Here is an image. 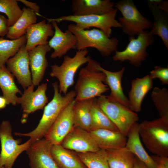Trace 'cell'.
<instances>
[{"instance_id": "obj_25", "label": "cell", "mask_w": 168, "mask_h": 168, "mask_svg": "<svg viewBox=\"0 0 168 168\" xmlns=\"http://www.w3.org/2000/svg\"><path fill=\"white\" fill-rule=\"evenodd\" d=\"M148 4L154 18V22L149 33L157 35L162 40L166 48L168 49V19L167 14L159 9L150 0Z\"/></svg>"}, {"instance_id": "obj_32", "label": "cell", "mask_w": 168, "mask_h": 168, "mask_svg": "<svg viewBox=\"0 0 168 168\" xmlns=\"http://www.w3.org/2000/svg\"><path fill=\"white\" fill-rule=\"evenodd\" d=\"M76 153L86 168H110L105 150Z\"/></svg>"}, {"instance_id": "obj_36", "label": "cell", "mask_w": 168, "mask_h": 168, "mask_svg": "<svg viewBox=\"0 0 168 168\" xmlns=\"http://www.w3.org/2000/svg\"><path fill=\"white\" fill-rule=\"evenodd\" d=\"M9 26L8 19L0 14V36L3 37L6 35L8 33Z\"/></svg>"}, {"instance_id": "obj_29", "label": "cell", "mask_w": 168, "mask_h": 168, "mask_svg": "<svg viewBox=\"0 0 168 168\" xmlns=\"http://www.w3.org/2000/svg\"><path fill=\"white\" fill-rule=\"evenodd\" d=\"M110 168H133L135 156L125 147L105 151Z\"/></svg>"}, {"instance_id": "obj_41", "label": "cell", "mask_w": 168, "mask_h": 168, "mask_svg": "<svg viewBox=\"0 0 168 168\" xmlns=\"http://www.w3.org/2000/svg\"><path fill=\"white\" fill-rule=\"evenodd\" d=\"M7 105L6 99L2 96H0V110L4 108Z\"/></svg>"}, {"instance_id": "obj_17", "label": "cell", "mask_w": 168, "mask_h": 168, "mask_svg": "<svg viewBox=\"0 0 168 168\" xmlns=\"http://www.w3.org/2000/svg\"><path fill=\"white\" fill-rule=\"evenodd\" d=\"M51 49L48 44L38 45L28 51L32 84L39 85L43 79L48 63L46 54Z\"/></svg>"}, {"instance_id": "obj_21", "label": "cell", "mask_w": 168, "mask_h": 168, "mask_svg": "<svg viewBox=\"0 0 168 168\" xmlns=\"http://www.w3.org/2000/svg\"><path fill=\"white\" fill-rule=\"evenodd\" d=\"M152 81L149 75L132 81L128 99L129 108L133 111L136 113L141 111L143 99L152 87Z\"/></svg>"}, {"instance_id": "obj_28", "label": "cell", "mask_w": 168, "mask_h": 168, "mask_svg": "<svg viewBox=\"0 0 168 168\" xmlns=\"http://www.w3.org/2000/svg\"><path fill=\"white\" fill-rule=\"evenodd\" d=\"M22 10L21 16L13 26L9 27L6 37L11 40L18 39L25 35L28 27L36 22L37 15L35 13L26 7H23Z\"/></svg>"}, {"instance_id": "obj_33", "label": "cell", "mask_w": 168, "mask_h": 168, "mask_svg": "<svg viewBox=\"0 0 168 168\" xmlns=\"http://www.w3.org/2000/svg\"><path fill=\"white\" fill-rule=\"evenodd\" d=\"M153 103L160 117L168 119V90L166 88L155 87L151 94Z\"/></svg>"}, {"instance_id": "obj_18", "label": "cell", "mask_w": 168, "mask_h": 168, "mask_svg": "<svg viewBox=\"0 0 168 168\" xmlns=\"http://www.w3.org/2000/svg\"><path fill=\"white\" fill-rule=\"evenodd\" d=\"M115 3L110 0H73V15L77 16L101 15L107 13L114 8Z\"/></svg>"}, {"instance_id": "obj_42", "label": "cell", "mask_w": 168, "mask_h": 168, "mask_svg": "<svg viewBox=\"0 0 168 168\" xmlns=\"http://www.w3.org/2000/svg\"><path fill=\"white\" fill-rule=\"evenodd\" d=\"M156 168H165L162 165L160 164H158Z\"/></svg>"}, {"instance_id": "obj_27", "label": "cell", "mask_w": 168, "mask_h": 168, "mask_svg": "<svg viewBox=\"0 0 168 168\" xmlns=\"http://www.w3.org/2000/svg\"><path fill=\"white\" fill-rule=\"evenodd\" d=\"M14 76L7 69L5 65L0 68V87L3 96L7 101V105L17 104L18 97L16 94L22 93L16 85Z\"/></svg>"}, {"instance_id": "obj_31", "label": "cell", "mask_w": 168, "mask_h": 168, "mask_svg": "<svg viewBox=\"0 0 168 168\" xmlns=\"http://www.w3.org/2000/svg\"><path fill=\"white\" fill-rule=\"evenodd\" d=\"M91 113V131L104 129L119 131L115 125L99 107L96 98H94L93 101Z\"/></svg>"}, {"instance_id": "obj_22", "label": "cell", "mask_w": 168, "mask_h": 168, "mask_svg": "<svg viewBox=\"0 0 168 168\" xmlns=\"http://www.w3.org/2000/svg\"><path fill=\"white\" fill-rule=\"evenodd\" d=\"M90 132L100 149L106 151L125 146L127 137L119 131L100 129Z\"/></svg>"}, {"instance_id": "obj_12", "label": "cell", "mask_w": 168, "mask_h": 168, "mask_svg": "<svg viewBox=\"0 0 168 168\" xmlns=\"http://www.w3.org/2000/svg\"><path fill=\"white\" fill-rule=\"evenodd\" d=\"M60 144L64 148L77 153L95 152L100 149L89 131L75 126Z\"/></svg>"}, {"instance_id": "obj_23", "label": "cell", "mask_w": 168, "mask_h": 168, "mask_svg": "<svg viewBox=\"0 0 168 168\" xmlns=\"http://www.w3.org/2000/svg\"><path fill=\"white\" fill-rule=\"evenodd\" d=\"M139 124L134 123L129 130L125 147L148 168H156L158 164L144 149L139 133Z\"/></svg>"}, {"instance_id": "obj_24", "label": "cell", "mask_w": 168, "mask_h": 168, "mask_svg": "<svg viewBox=\"0 0 168 168\" xmlns=\"http://www.w3.org/2000/svg\"><path fill=\"white\" fill-rule=\"evenodd\" d=\"M51 152L59 168H86L75 152L64 148L61 144L53 145Z\"/></svg>"}, {"instance_id": "obj_5", "label": "cell", "mask_w": 168, "mask_h": 168, "mask_svg": "<svg viewBox=\"0 0 168 168\" xmlns=\"http://www.w3.org/2000/svg\"><path fill=\"white\" fill-rule=\"evenodd\" d=\"M88 53L87 49L78 50L72 57L65 55L61 65L55 63L51 66V71L49 74L58 80L60 93L66 94L68 88L73 85L75 75L78 68L91 59L90 56H86Z\"/></svg>"}, {"instance_id": "obj_10", "label": "cell", "mask_w": 168, "mask_h": 168, "mask_svg": "<svg viewBox=\"0 0 168 168\" xmlns=\"http://www.w3.org/2000/svg\"><path fill=\"white\" fill-rule=\"evenodd\" d=\"M129 39V42L125 49L122 51H116L112 59L120 62L128 60L131 64L139 67L147 56V48L154 42L155 38L149 31L145 30L137 38L131 37Z\"/></svg>"}, {"instance_id": "obj_4", "label": "cell", "mask_w": 168, "mask_h": 168, "mask_svg": "<svg viewBox=\"0 0 168 168\" xmlns=\"http://www.w3.org/2000/svg\"><path fill=\"white\" fill-rule=\"evenodd\" d=\"M68 30L76 38V49L77 50L93 48L97 49L102 56L107 57L117 49L118 39L115 37L110 38L99 29L83 30L72 24L68 25Z\"/></svg>"}, {"instance_id": "obj_40", "label": "cell", "mask_w": 168, "mask_h": 168, "mask_svg": "<svg viewBox=\"0 0 168 168\" xmlns=\"http://www.w3.org/2000/svg\"><path fill=\"white\" fill-rule=\"evenodd\" d=\"M133 168H148L143 162L135 156Z\"/></svg>"}, {"instance_id": "obj_20", "label": "cell", "mask_w": 168, "mask_h": 168, "mask_svg": "<svg viewBox=\"0 0 168 168\" xmlns=\"http://www.w3.org/2000/svg\"><path fill=\"white\" fill-rule=\"evenodd\" d=\"M53 28L52 24L46 23L45 20L30 26L25 35L26 49L29 51L38 45L47 44L49 37L54 35Z\"/></svg>"}, {"instance_id": "obj_19", "label": "cell", "mask_w": 168, "mask_h": 168, "mask_svg": "<svg viewBox=\"0 0 168 168\" xmlns=\"http://www.w3.org/2000/svg\"><path fill=\"white\" fill-rule=\"evenodd\" d=\"M96 67L99 71L103 72L105 75V84L110 89V95L107 96V97L129 108V100L124 93L121 84L125 67H123L117 72H111L106 70L102 67L100 63Z\"/></svg>"}, {"instance_id": "obj_1", "label": "cell", "mask_w": 168, "mask_h": 168, "mask_svg": "<svg viewBox=\"0 0 168 168\" xmlns=\"http://www.w3.org/2000/svg\"><path fill=\"white\" fill-rule=\"evenodd\" d=\"M52 86L54 91L53 98L45 106L42 116L36 127L29 133L16 132L15 135L29 137L32 142L43 138L62 111L75 100V90H72L63 96L59 91L57 82L53 83Z\"/></svg>"}, {"instance_id": "obj_37", "label": "cell", "mask_w": 168, "mask_h": 168, "mask_svg": "<svg viewBox=\"0 0 168 168\" xmlns=\"http://www.w3.org/2000/svg\"><path fill=\"white\" fill-rule=\"evenodd\" d=\"M17 1L22 3L35 14L39 13L40 12V7L36 3L25 0H19Z\"/></svg>"}, {"instance_id": "obj_7", "label": "cell", "mask_w": 168, "mask_h": 168, "mask_svg": "<svg viewBox=\"0 0 168 168\" xmlns=\"http://www.w3.org/2000/svg\"><path fill=\"white\" fill-rule=\"evenodd\" d=\"M118 10L114 8L110 12L103 15H89L77 16L73 15L61 16L56 18H47L48 23L55 21L57 23L66 21L73 22L79 28L88 30L94 27L104 32L110 37L112 33V28H121V25L115 19Z\"/></svg>"}, {"instance_id": "obj_16", "label": "cell", "mask_w": 168, "mask_h": 168, "mask_svg": "<svg viewBox=\"0 0 168 168\" xmlns=\"http://www.w3.org/2000/svg\"><path fill=\"white\" fill-rule=\"evenodd\" d=\"M51 23L54 31L53 36L48 44L50 48L54 50L50 58L53 59L59 58L70 49H76L77 40L75 35L68 29L63 32L56 22L53 21Z\"/></svg>"}, {"instance_id": "obj_39", "label": "cell", "mask_w": 168, "mask_h": 168, "mask_svg": "<svg viewBox=\"0 0 168 168\" xmlns=\"http://www.w3.org/2000/svg\"><path fill=\"white\" fill-rule=\"evenodd\" d=\"M151 156L157 164L161 165L165 168H168V157L156 155Z\"/></svg>"}, {"instance_id": "obj_44", "label": "cell", "mask_w": 168, "mask_h": 168, "mask_svg": "<svg viewBox=\"0 0 168 168\" xmlns=\"http://www.w3.org/2000/svg\"></svg>"}, {"instance_id": "obj_26", "label": "cell", "mask_w": 168, "mask_h": 168, "mask_svg": "<svg viewBox=\"0 0 168 168\" xmlns=\"http://www.w3.org/2000/svg\"><path fill=\"white\" fill-rule=\"evenodd\" d=\"M94 98L75 101L73 107L74 126L89 132L91 130V111Z\"/></svg>"}, {"instance_id": "obj_34", "label": "cell", "mask_w": 168, "mask_h": 168, "mask_svg": "<svg viewBox=\"0 0 168 168\" xmlns=\"http://www.w3.org/2000/svg\"><path fill=\"white\" fill-rule=\"evenodd\" d=\"M0 12L7 17L9 26H13L23 13L16 0H0Z\"/></svg>"}, {"instance_id": "obj_43", "label": "cell", "mask_w": 168, "mask_h": 168, "mask_svg": "<svg viewBox=\"0 0 168 168\" xmlns=\"http://www.w3.org/2000/svg\"><path fill=\"white\" fill-rule=\"evenodd\" d=\"M0 168H7L3 166H2V167H0Z\"/></svg>"}, {"instance_id": "obj_14", "label": "cell", "mask_w": 168, "mask_h": 168, "mask_svg": "<svg viewBox=\"0 0 168 168\" xmlns=\"http://www.w3.org/2000/svg\"><path fill=\"white\" fill-rule=\"evenodd\" d=\"M52 145L44 138L32 143L26 151L30 168H59L51 155Z\"/></svg>"}, {"instance_id": "obj_2", "label": "cell", "mask_w": 168, "mask_h": 168, "mask_svg": "<svg viewBox=\"0 0 168 168\" xmlns=\"http://www.w3.org/2000/svg\"><path fill=\"white\" fill-rule=\"evenodd\" d=\"M87 63L79 73L74 86L75 101L99 97L109 90L105 84V75L97 68L99 63L92 59Z\"/></svg>"}, {"instance_id": "obj_15", "label": "cell", "mask_w": 168, "mask_h": 168, "mask_svg": "<svg viewBox=\"0 0 168 168\" xmlns=\"http://www.w3.org/2000/svg\"><path fill=\"white\" fill-rule=\"evenodd\" d=\"M6 63L7 69L16 77L24 90L32 84L28 51L25 44Z\"/></svg>"}, {"instance_id": "obj_38", "label": "cell", "mask_w": 168, "mask_h": 168, "mask_svg": "<svg viewBox=\"0 0 168 168\" xmlns=\"http://www.w3.org/2000/svg\"><path fill=\"white\" fill-rule=\"evenodd\" d=\"M152 3L155 5L159 9L167 14L168 12V3L167 1L161 0H150Z\"/></svg>"}, {"instance_id": "obj_3", "label": "cell", "mask_w": 168, "mask_h": 168, "mask_svg": "<svg viewBox=\"0 0 168 168\" xmlns=\"http://www.w3.org/2000/svg\"><path fill=\"white\" fill-rule=\"evenodd\" d=\"M139 133L143 143L156 155L168 157V119L161 118L139 124Z\"/></svg>"}, {"instance_id": "obj_6", "label": "cell", "mask_w": 168, "mask_h": 168, "mask_svg": "<svg viewBox=\"0 0 168 168\" xmlns=\"http://www.w3.org/2000/svg\"><path fill=\"white\" fill-rule=\"evenodd\" d=\"M97 104L119 131L127 137L133 125L137 122V114L119 102L102 95L96 98Z\"/></svg>"}, {"instance_id": "obj_8", "label": "cell", "mask_w": 168, "mask_h": 168, "mask_svg": "<svg viewBox=\"0 0 168 168\" xmlns=\"http://www.w3.org/2000/svg\"><path fill=\"white\" fill-rule=\"evenodd\" d=\"M114 7L122 16L119 19L121 28L129 37H134L146 29H151L153 22L141 14L132 0L120 1L115 3Z\"/></svg>"}, {"instance_id": "obj_30", "label": "cell", "mask_w": 168, "mask_h": 168, "mask_svg": "<svg viewBox=\"0 0 168 168\" xmlns=\"http://www.w3.org/2000/svg\"><path fill=\"white\" fill-rule=\"evenodd\" d=\"M26 42L25 35L14 40L0 37V68L5 66L7 60L13 56Z\"/></svg>"}, {"instance_id": "obj_35", "label": "cell", "mask_w": 168, "mask_h": 168, "mask_svg": "<svg viewBox=\"0 0 168 168\" xmlns=\"http://www.w3.org/2000/svg\"><path fill=\"white\" fill-rule=\"evenodd\" d=\"M151 78H158L162 84H168V67H162L156 66L150 72L149 75Z\"/></svg>"}, {"instance_id": "obj_13", "label": "cell", "mask_w": 168, "mask_h": 168, "mask_svg": "<svg viewBox=\"0 0 168 168\" xmlns=\"http://www.w3.org/2000/svg\"><path fill=\"white\" fill-rule=\"evenodd\" d=\"M75 100L62 111L45 134L44 138L53 145L60 144L74 126L73 107Z\"/></svg>"}, {"instance_id": "obj_9", "label": "cell", "mask_w": 168, "mask_h": 168, "mask_svg": "<svg viewBox=\"0 0 168 168\" xmlns=\"http://www.w3.org/2000/svg\"><path fill=\"white\" fill-rule=\"evenodd\" d=\"M12 127L10 122L3 121L0 124V167L12 168L18 156L26 151L32 143L30 139L21 144V139H15L12 134Z\"/></svg>"}, {"instance_id": "obj_11", "label": "cell", "mask_w": 168, "mask_h": 168, "mask_svg": "<svg viewBox=\"0 0 168 168\" xmlns=\"http://www.w3.org/2000/svg\"><path fill=\"white\" fill-rule=\"evenodd\" d=\"M35 86L32 84L24 90L22 96L18 97L17 104H20L22 110L21 119L22 123H25L29 115L39 110H43L48 102L46 95L47 84L43 83L38 85L34 91Z\"/></svg>"}]
</instances>
